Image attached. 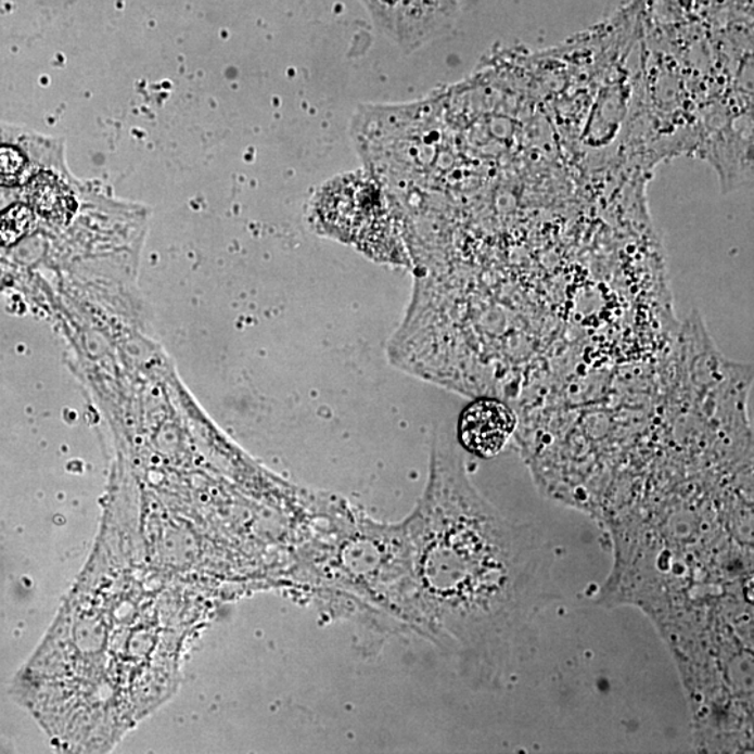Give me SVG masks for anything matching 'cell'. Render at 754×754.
<instances>
[{
  "label": "cell",
  "instance_id": "obj_1",
  "mask_svg": "<svg viewBox=\"0 0 754 754\" xmlns=\"http://www.w3.org/2000/svg\"><path fill=\"white\" fill-rule=\"evenodd\" d=\"M524 538L471 494L423 509L411 534L423 610L465 644L495 643L523 616Z\"/></svg>",
  "mask_w": 754,
  "mask_h": 754
},
{
  "label": "cell",
  "instance_id": "obj_2",
  "mask_svg": "<svg viewBox=\"0 0 754 754\" xmlns=\"http://www.w3.org/2000/svg\"><path fill=\"white\" fill-rule=\"evenodd\" d=\"M517 417L512 408L495 398H480L461 412L459 440L471 455L490 459L512 437Z\"/></svg>",
  "mask_w": 754,
  "mask_h": 754
},
{
  "label": "cell",
  "instance_id": "obj_3",
  "mask_svg": "<svg viewBox=\"0 0 754 754\" xmlns=\"http://www.w3.org/2000/svg\"><path fill=\"white\" fill-rule=\"evenodd\" d=\"M31 208L53 220H66L75 213V197L66 183L56 174L42 171L34 175L27 183Z\"/></svg>",
  "mask_w": 754,
  "mask_h": 754
},
{
  "label": "cell",
  "instance_id": "obj_4",
  "mask_svg": "<svg viewBox=\"0 0 754 754\" xmlns=\"http://www.w3.org/2000/svg\"><path fill=\"white\" fill-rule=\"evenodd\" d=\"M34 226V210L18 203L0 213V243L12 246L23 240Z\"/></svg>",
  "mask_w": 754,
  "mask_h": 754
},
{
  "label": "cell",
  "instance_id": "obj_5",
  "mask_svg": "<svg viewBox=\"0 0 754 754\" xmlns=\"http://www.w3.org/2000/svg\"><path fill=\"white\" fill-rule=\"evenodd\" d=\"M27 169V158L13 145H0V187L22 184Z\"/></svg>",
  "mask_w": 754,
  "mask_h": 754
}]
</instances>
